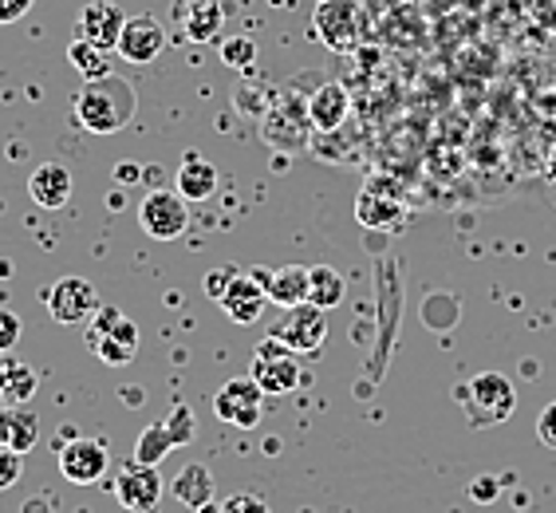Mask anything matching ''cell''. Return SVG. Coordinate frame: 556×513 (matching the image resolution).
Instances as JSON below:
<instances>
[{"instance_id": "cell-1", "label": "cell", "mask_w": 556, "mask_h": 513, "mask_svg": "<svg viewBox=\"0 0 556 513\" xmlns=\"http://www.w3.org/2000/svg\"><path fill=\"white\" fill-rule=\"evenodd\" d=\"M139 96L135 84L123 75H103V79H84L79 96H75V123L91 135H118L135 118Z\"/></svg>"}, {"instance_id": "cell-2", "label": "cell", "mask_w": 556, "mask_h": 513, "mask_svg": "<svg viewBox=\"0 0 556 513\" xmlns=\"http://www.w3.org/2000/svg\"><path fill=\"white\" fill-rule=\"evenodd\" d=\"M87 348L111 367H127L139 352V328L118 309H99L87 328Z\"/></svg>"}, {"instance_id": "cell-3", "label": "cell", "mask_w": 556, "mask_h": 513, "mask_svg": "<svg viewBox=\"0 0 556 513\" xmlns=\"http://www.w3.org/2000/svg\"><path fill=\"white\" fill-rule=\"evenodd\" d=\"M249 375H253V384H257L265 396H292V391L304 384L296 352H289V348L280 340H273V336H265V340L257 343V355H253Z\"/></svg>"}, {"instance_id": "cell-4", "label": "cell", "mask_w": 556, "mask_h": 513, "mask_svg": "<svg viewBox=\"0 0 556 513\" xmlns=\"http://www.w3.org/2000/svg\"><path fill=\"white\" fill-rule=\"evenodd\" d=\"M268 336L296 355H316L324 348V340H328V312L304 300L296 309L280 312V321L268 328Z\"/></svg>"}, {"instance_id": "cell-5", "label": "cell", "mask_w": 556, "mask_h": 513, "mask_svg": "<svg viewBox=\"0 0 556 513\" xmlns=\"http://www.w3.org/2000/svg\"><path fill=\"white\" fill-rule=\"evenodd\" d=\"M139 225L142 234L154 237V241H174L190 229V210H186V198L178 190H166V186H154L147 190V198L139 202Z\"/></svg>"}, {"instance_id": "cell-6", "label": "cell", "mask_w": 556, "mask_h": 513, "mask_svg": "<svg viewBox=\"0 0 556 513\" xmlns=\"http://www.w3.org/2000/svg\"><path fill=\"white\" fill-rule=\"evenodd\" d=\"M43 304H48L55 324H87L99 309H103L96 285L84 277H60L52 289L43 292Z\"/></svg>"}, {"instance_id": "cell-7", "label": "cell", "mask_w": 556, "mask_h": 513, "mask_svg": "<svg viewBox=\"0 0 556 513\" xmlns=\"http://www.w3.org/2000/svg\"><path fill=\"white\" fill-rule=\"evenodd\" d=\"M359 9L355 0H320L316 12H312V33L316 40L328 43L332 52H348L359 40Z\"/></svg>"}, {"instance_id": "cell-8", "label": "cell", "mask_w": 556, "mask_h": 513, "mask_svg": "<svg viewBox=\"0 0 556 513\" xmlns=\"http://www.w3.org/2000/svg\"><path fill=\"white\" fill-rule=\"evenodd\" d=\"M261 399H265V391L253 384V375H237V379L222 384V391L214 396V415L229 427L253 430L261 423Z\"/></svg>"}, {"instance_id": "cell-9", "label": "cell", "mask_w": 556, "mask_h": 513, "mask_svg": "<svg viewBox=\"0 0 556 513\" xmlns=\"http://www.w3.org/2000/svg\"><path fill=\"white\" fill-rule=\"evenodd\" d=\"M115 52L123 55L127 64H154V60L166 52V28H162V21H154L150 12L127 16Z\"/></svg>"}, {"instance_id": "cell-10", "label": "cell", "mask_w": 556, "mask_h": 513, "mask_svg": "<svg viewBox=\"0 0 556 513\" xmlns=\"http://www.w3.org/2000/svg\"><path fill=\"white\" fill-rule=\"evenodd\" d=\"M470 411H473V423H502V418L514 415L517 406V391L514 384L505 379L502 372H482L478 379L470 384Z\"/></svg>"}, {"instance_id": "cell-11", "label": "cell", "mask_w": 556, "mask_h": 513, "mask_svg": "<svg viewBox=\"0 0 556 513\" xmlns=\"http://www.w3.org/2000/svg\"><path fill=\"white\" fill-rule=\"evenodd\" d=\"M123 24H127V16H123V9H118L115 0H91V4H84L79 21H75V36L103 48V52H115Z\"/></svg>"}, {"instance_id": "cell-12", "label": "cell", "mask_w": 556, "mask_h": 513, "mask_svg": "<svg viewBox=\"0 0 556 513\" xmlns=\"http://www.w3.org/2000/svg\"><path fill=\"white\" fill-rule=\"evenodd\" d=\"M111 459H108V447L96 439H67L64 450H60V474H64L67 481H75V486H91V481H99L103 474H108Z\"/></svg>"}, {"instance_id": "cell-13", "label": "cell", "mask_w": 556, "mask_h": 513, "mask_svg": "<svg viewBox=\"0 0 556 513\" xmlns=\"http://www.w3.org/2000/svg\"><path fill=\"white\" fill-rule=\"evenodd\" d=\"M115 498H118V505H123V510L150 513L154 505L162 502V474H159V466H142V462L127 466V471L115 478Z\"/></svg>"}, {"instance_id": "cell-14", "label": "cell", "mask_w": 556, "mask_h": 513, "mask_svg": "<svg viewBox=\"0 0 556 513\" xmlns=\"http://www.w3.org/2000/svg\"><path fill=\"white\" fill-rule=\"evenodd\" d=\"M222 312L229 316L233 324H257L268 309V289L265 280H257L253 273H237L233 285L225 289V297L217 300Z\"/></svg>"}, {"instance_id": "cell-15", "label": "cell", "mask_w": 556, "mask_h": 513, "mask_svg": "<svg viewBox=\"0 0 556 513\" xmlns=\"http://www.w3.org/2000/svg\"><path fill=\"white\" fill-rule=\"evenodd\" d=\"M170 12H174V24L193 43H214L225 24L222 0H174Z\"/></svg>"}, {"instance_id": "cell-16", "label": "cell", "mask_w": 556, "mask_h": 513, "mask_svg": "<svg viewBox=\"0 0 556 513\" xmlns=\"http://www.w3.org/2000/svg\"><path fill=\"white\" fill-rule=\"evenodd\" d=\"M352 111V99H348V87L328 79L324 87H316V96L308 99V123L312 130L320 135H332V130L343 127V118Z\"/></svg>"}, {"instance_id": "cell-17", "label": "cell", "mask_w": 556, "mask_h": 513, "mask_svg": "<svg viewBox=\"0 0 556 513\" xmlns=\"http://www.w3.org/2000/svg\"><path fill=\"white\" fill-rule=\"evenodd\" d=\"M72 171L60 166V162H40L28 178V193L40 210H64L67 198H72Z\"/></svg>"}, {"instance_id": "cell-18", "label": "cell", "mask_w": 556, "mask_h": 513, "mask_svg": "<svg viewBox=\"0 0 556 513\" xmlns=\"http://www.w3.org/2000/svg\"><path fill=\"white\" fill-rule=\"evenodd\" d=\"M36 387H40V372H36V367H28L12 352L0 355V406L33 403Z\"/></svg>"}, {"instance_id": "cell-19", "label": "cell", "mask_w": 556, "mask_h": 513, "mask_svg": "<svg viewBox=\"0 0 556 513\" xmlns=\"http://www.w3.org/2000/svg\"><path fill=\"white\" fill-rule=\"evenodd\" d=\"M355 214H359V222H364L367 229H395V225L403 222V202L391 198L387 186L371 178V183L364 186V193H359V202H355Z\"/></svg>"}, {"instance_id": "cell-20", "label": "cell", "mask_w": 556, "mask_h": 513, "mask_svg": "<svg viewBox=\"0 0 556 513\" xmlns=\"http://www.w3.org/2000/svg\"><path fill=\"white\" fill-rule=\"evenodd\" d=\"M0 442L16 454H28L40 442V418L28 406H0Z\"/></svg>"}, {"instance_id": "cell-21", "label": "cell", "mask_w": 556, "mask_h": 513, "mask_svg": "<svg viewBox=\"0 0 556 513\" xmlns=\"http://www.w3.org/2000/svg\"><path fill=\"white\" fill-rule=\"evenodd\" d=\"M308 300V268L304 265H285V268H273V277H268V304H277V309H296Z\"/></svg>"}, {"instance_id": "cell-22", "label": "cell", "mask_w": 556, "mask_h": 513, "mask_svg": "<svg viewBox=\"0 0 556 513\" xmlns=\"http://www.w3.org/2000/svg\"><path fill=\"white\" fill-rule=\"evenodd\" d=\"M174 186H178V193H182L186 202H205V198L217 193V166L198 159V154H190V159L182 162L178 178H174Z\"/></svg>"}, {"instance_id": "cell-23", "label": "cell", "mask_w": 556, "mask_h": 513, "mask_svg": "<svg viewBox=\"0 0 556 513\" xmlns=\"http://www.w3.org/2000/svg\"><path fill=\"white\" fill-rule=\"evenodd\" d=\"M343 297H348V280H343L340 268L332 265L308 268V304L328 312V309H340Z\"/></svg>"}, {"instance_id": "cell-24", "label": "cell", "mask_w": 556, "mask_h": 513, "mask_svg": "<svg viewBox=\"0 0 556 513\" xmlns=\"http://www.w3.org/2000/svg\"><path fill=\"white\" fill-rule=\"evenodd\" d=\"M67 64L84 75V79H103V75H111V55L103 52V48H96V43L79 40V36L67 43Z\"/></svg>"}, {"instance_id": "cell-25", "label": "cell", "mask_w": 556, "mask_h": 513, "mask_svg": "<svg viewBox=\"0 0 556 513\" xmlns=\"http://www.w3.org/2000/svg\"><path fill=\"white\" fill-rule=\"evenodd\" d=\"M170 447H178L170 435V427L166 423H159V427H147L139 439V450H135V462H142V466H159L166 454H170Z\"/></svg>"}, {"instance_id": "cell-26", "label": "cell", "mask_w": 556, "mask_h": 513, "mask_svg": "<svg viewBox=\"0 0 556 513\" xmlns=\"http://www.w3.org/2000/svg\"><path fill=\"white\" fill-rule=\"evenodd\" d=\"M174 493H178L186 505H205L210 498H214V481H210V471H205V466H190L182 478L174 481Z\"/></svg>"}, {"instance_id": "cell-27", "label": "cell", "mask_w": 556, "mask_h": 513, "mask_svg": "<svg viewBox=\"0 0 556 513\" xmlns=\"http://www.w3.org/2000/svg\"><path fill=\"white\" fill-rule=\"evenodd\" d=\"M253 60H257V43L249 40V36H229V40H222V64L225 67L245 72V67H253Z\"/></svg>"}, {"instance_id": "cell-28", "label": "cell", "mask_w": 556, "mask_h": 513, "mask_svg": "<svg viewBox=\"0 0 556 513\" xmlns=\"http://www.w3.org/2000/svg\"><path fill=\"white\" fill-rule=\"evenodd\" d=\"M21 474H24V454H16V450H9L4 442H0V490L16 486Z\"/></svg>"}, {"instance_id": "cell-29", "label": "cell", "mask_w": 556, "mask_h": 513, "mask_svg": "<svg viewBox=\"0 0 556 513\" xmlns=\"http://www.w3.org/2000/svg\"><path fill=\"white\" fill-rule=\"evenodd\" d=\"M21 331H24L21 316H16V312H9V309H0V355L16 348V340H21Z\"/></svg>"}, {"instance_id": "cell-30", "label": "cell", "mask_w": 556, "mask_h": 513, "mask_svg": "<svg viewBox=\"0 0 556 513\" xmlns=\"http://www.w3.org/2000/svg\"><path fill=\"white\" fill-rule=\"evenodd\" d=\"M233 277H237V268H233V265L210 268V273H205V297H210V300H222V297H225V289L233 285Z\"/></svg>"}, {"instance_id": "cell-31", "label": "cell", "mask_w": 556, "mask_h": 513, "mask_svg": "<svg viewBox=\"0 0 556 513\" xmlns=\"http://www.w3.org/2000/svg\"><path fill=\"white\" fill-rule=\"evenodd\" d=\"M222 513H268V505L261 502L257 493H233V498H225Z\"/></svg>"}, {"instance_id": "cell-32", "label": "cell", "mask_w": 556, "mask_h": 513, "mask_svg": "<svg viewBox=\"0 0 556 513\" xmlns=\"http://www.w3.org/2000/svg\"><path fill=\"white\" fill-rule=\"evenodd\" d=\"M497 493H502V481L490 478V474H482V478H473V481H470V498H473L478 505L497 502Z\"/></svg>"}, {"instance_id": "cell-33", "label": "cell", "mask_w": 556, "mask_h": 513, "mask_svg": "<svg viewBox=\"0 0 556 513\" xmlns=\"http://www.w3.org/2000/svg\"><path fill=\"white\" fill-rule=\"evenodd\" d=\"M536 439H541V447L556 450V399L541 411V418H536Z\"/></svg>"}, {"instance_id": "cell-34", "label": "cell", "mask_w": 556, "mask_h": 513, "mask_svg": "<svg viewBox=\"0 0 556 513\" xmlns=\"http://www.w3.org/2000/svg\"><path fill=\"white\" fill-rule=\"evenodd\" d=\"M166 427H170L174 442H190L193 439V415H190V406H178L170 418H166Z\"/></svg>"}, {"instance_id": "cell-35", "label": "cell", "mask_w": 556, "mask_h": 513, "mask_svg": "<svg viewBox=\"0 0 556 513\" xmlns=\"http://www.w3.org/2000/svg\"><path fill=\"white\" fill-rule=\"evenodd\" d=\"M33 4H36V0H0V24H16V21H24Z\"/></svg>"}, {"instance_id": "cell-36", "label": "cell", "mask_w": 556, "mask_h": 513, "mask_svg": "<svg viewBox=\"0 0 556 513\" xmlns=\"http://www.w3.org/2000/svg\"><path fill=\"white\" fill-rule=\"evenodd\" d=\"M139 166H135V162H127V166H115V183L118 186H130V183H135V178H139Z\"/></svg>"}, {"instance_id": "cell-37", "label": "cell", "mask_w": 556, "mask_h": 513, "mask_svg": "<svg viewBox=\"0 0 556 513\" xmlns=\"http://www.w3.org/2000/svg\"><path fill=\"white\" fill-rule=\"evenodd\" d=\"M127 406H142V391H139V387H127Z\"/></svg>"}, {"instance_id": "cell-38", "label": "cell", "mask_w": 556, "mask_h": 513, "mask_svg": "<svg viewBox=\"0 0 556 513\" xmlns=\"http://www.w3.org/2000/svg\"><path fill=\"white\" fill-rule=\"evenodd\" d=\"M24 513H48V505H43V502H33V505H24Z\"/></svg>"}, {"instance_id": "cell-39", "label": "cell", "mask_w": 556, "mask_h": 513, "mask_svg": "<svg viewBox=\"0 0 556 513\" xmlns=\"http://www.w3.org/2000/svg\"><path fill=\"white\" fill-rule=\"evenodd\" d=\"M548 178L556 183V150H553V159H548Z\"/></svg>"}]
</instances>
